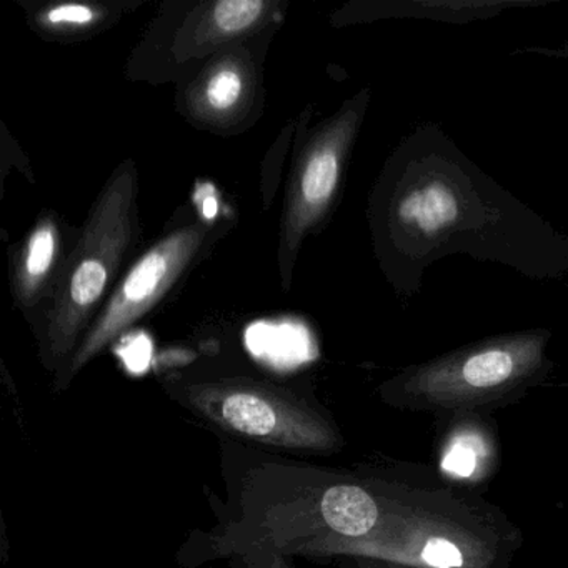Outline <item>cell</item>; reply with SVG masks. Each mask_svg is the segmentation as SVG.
I'll return each instance as SVG.
<instances>
[{"label": "cell", "instance_id": "1", "mask_svg": "<svg viewBox=\"0 0 568 568\" xmlns=\"http://www.w3.org/2000/svg\"><path fill=\"white\" fill-rule=\"evenodd\" d=\"M392 161L382 235L405 295H417L425 271L455 254L534 281L568 274V235L491 181L437 125L415 129Z\"/></svg>", "mask_w": 568, "mask_h": 568}, {"label": "cell", "instance_id": "2", "mask_svg": "<svg viewBox=\"0 0 568 568\" xmlns=\"http://www.w3.org/2000/svg\"><path fill=\"white\" fill-rule=\"evenodd\" d=\"M548 331L494 335L405 368L381 387L385 404L438 415L485 414L537 387L551 368Z\"/></svg>", "mask_w": 568, "mask_h": 568}, {"label": "cell", "instance_id": "3", "mask_svg": "<svg viewBox=\"0 0 568 568\" xmlns=\"http://www.w3.org/2000/svg\"><path fill=\"white\" fill-rule=\"evenodd\" d=\"M175 397L195 417L229 437L297 454L332 455L344 437L328 412L297 392L257 378L192 382Z\"/></svg>", "mask_w": 568, "mask_h": 568}, {"label": "cell", "instance_id": "4", "mask_svg": "<svg viewBox=\"0 0 568 568\" xmlns=\"http://www.w3.org/2000/svg\"><path fill=\"white\" fill-rule=\"evenodd\" d=\"M138 175L122 165L95 201L49 315L45 357L52 368L68 371L84 338L94 308L118 274L135 229Z\"/></svg>", "mask_w": 568, "mask_h": 568}, {"label": "cell", "instance_id": "5", "mask_svg": "<svg viewBox=\"0 0 568 568\" xmlns=\"http://www.w3.org/2000/svg\"><path fill=\"white\" fill-rule=\"evenodd\" d=\"M205 235L207 225L202 222L179 229L135 262L104 311L85 332L64 377L59 381L62 387H68L95 355L101 354L164 298L201 251Z\"/></svg>", "mask_w": 568, "mask_h": 568}, {"label": "cell", "instance_id": "6", "mask_svg": "<svg viewBox=\"0 0 568 568\" xmlns=\"http://www.w3.org/2000/svg\"><path fill=\"white\" fill-rule=\"evenodd\" d=\"M367 101L368 94L364 92L348 102L314 135L302 154L282 222L281 258L285 282L291 281L292 264L301 242L322 221L334 201Z\"/></svg>", "mask_w": 568, "mask_h": 568}, {"label": "cell", "instance_id": "7", "mask_svg": "<svg viewBox=\"0 0 568 568\" xmlns=\"http://www.w3.org/2000/svg\"><path fill=\"white\" fill-rule=\"evenodd\" d=\"M254 88V68L245 55L219 58L192 85L189 104L202 121H227L237 115Z\"/></svg>", "mask_w": 568, "mask_h": 568}, {"label": "cell", "instance_id": "8", "mask_svg": "<svg viewBox=\"0 0 568 568\" xmlns=\"http://www.w3.org/2000/svg\"><path fill=\"white\" fill-rule=\"evenodd\" d=\"M467 422H458L447 432L444 450H442V465L445 470L457 478H465L471 481L475 478L485 480L487 477L488 455V432L485 425L477 422L481 414H464Z\"/></svg>", "mask_w": 568, "mask_h": 568}, {"label": "cell", "instance_id": "9", "mask_svg": "<svg viewBox=\"0 0 568 568\" xmlns=\"http://www.w3.org/2000/svg\"><path fill=\"white\" fill-rule=\"evenodd\" d=\"M58 247L59 232L54 219H42L26 242L16 275V287L22 304H31L44 287L58 257Z\"/></svg>", "mask_w": 568, "mask_h": 568}, {"label": "cell", "instance_id": "10", "mask_svg": "<svg viewBox=\"0 0 568 568\" xmlns=\"http://www.w3.org/2000/svg\"><path fill=\"white\" fill-rule=\"evenodd\" d=\"M541 6L531 0H407L397 4V16L464 24L487 19L515 8Z\"/></svg>", "mask_w": 568, "mask_h": 568}, {"label": "cell", "instance_id": "11", "mask_svg": "<svg viewBox=\"0 0 568 568\" xmlns=\"http://www.w3.org/2000/svg\"><path fill=\"white\" fill-rule=\"evenodd\" d=\"M267 9L268 4L262 0H222L205 18L201 41H222L244 34L262 21Z\"/></svg>", "mask_w": 568, "mask_h": 568}, {"label": "cell", "instance_id": "12", "mask_svg": "<svg viewBox=\"0 0 568 568\" xmlns=\"http://www.w3.org/2000/svg\"><path fill=\"white\" fill-rule=\"evenodd\" d=\"M95 19L94 9L82 4H64L48 12V21L51 24H91Z\"/></svg>", "mask_w": 568, "mask_h": 568}, {"label": "cell", "instance_id": "13", "mask_svg": "<svg viewBox=\"0 0 568 568\" xmlns=\"http://www.w3.org/2000/svg\"><path fill=\"white\" fill-rule=\"evenodd\" d=\"M237 557V555H235ZM254 568H295L288 555L274 550H255L241 555Z\"/></svg>", "mask_w": 568, "mask_h": 568}, {"label": "cell", "instance_id": "14", "mask_svg": "<svg viewBox=\"0 0 568 568\" xmlns=\"http://www.w3.org/2000/svg\"><path fill=\"white\" fill-rule=\"evenodd\" d=\"M341 568H415L410 565L397 564V561L382 560V558L357 557L348 555L341 557Z\"/></svg>", "mask_w": 568, "mask_h": 568}, {"label": "cell", "instance_id": "15", "mask_svg": "<svg viewBox=\"0 0 568 568\" xmlns=\"http://www.w3.org/2000/svg\"><path fill=\"white\" fill-rule=\"evenodd\" d=\"M232 568H254L251 564H248L247 560H245L244 557H241V555H237V557H234V564H232Z\"/></svg>", "mask_w": 568, "mask_h": 568}, {"label": "cell", "instance_id": "16", "mask_svg": "<svg viewBox=\"0 0 568 568\" xmlns=\"http://www.w3.org/2000/svg\"><path fill=\"white\" fill-rule=\"evenodd\" d=\"M548 55H555V58L568 59V39H567V41H565L564 48L555 49V51Z\"/></svg>", "mask_w": 568, "mask_h": 568}]
</instances>
